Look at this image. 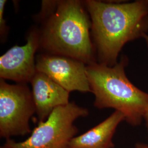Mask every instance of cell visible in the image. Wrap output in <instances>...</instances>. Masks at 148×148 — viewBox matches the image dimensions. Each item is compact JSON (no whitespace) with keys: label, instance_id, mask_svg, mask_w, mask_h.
Returning a JSON list of instances; mask_svg holds the SVG:
<instances>
[{"label":"cell","instance_id":"obj_3","mask_svg":"<svg viewBox=\"0 0 148 148\" xmlns=\"http://www.w3.org/2000/svg\"><path fill=\"white\" fill-rule=\"evenodd\" d=\"M126 61L122 59L112 66L92 64L87 65L86 73L95 97L94 106L98 109H114L123 114L128 123L137 126L148 109V93L127 78L125 71Z\"/></svg>","mask_w":148,"mask_h":148},{"label":"cell","instance_id":"obj_9","mask_svg":"<svg viewBox=\"0 0 148 148\" xmlns=\"http://www.w3.org/2000/svg\"><path fill=\"white\" fill-rule=\"evenodd\" d=\"M125 120L121 112L115 111L95 127L74 137L70 143L69 148H113L112 138L117 127Z\"/></svg>","mask_w":148,"mask_h":148},{"label":"cell","instance_id":"obj_6","mask_svg":"<svg viewBox=\"0 0 148 148\" xmlns=\"http://www.w3.org/2000/svg\"><path fill=\"white\" fill-rule=\"evenodd\" d=\"M86 67L80 60L60 55L45 53L36 58L37 71L46 74L69 92H91Z\"/></svg>","mask_w":148,"mask_h":148},{"label":"cell","instance_id":"obj_10","mask_svg":"<svg viewBox=\"0 0 148 148\" xmlns=\"http://www.w3.org/2000/svg\"><path fill=\"white\" fill-rule=\"evenodd\" d=\"M7 1L5 0H0V34L1 37L4 38L6 35L7 32V27L5 24V19L3 17L4 9Z\"/></svg>","mask_w":148,"mask_h":148},{"label":"cell","instance_id":"obj_4","mask_svg":"<svg viewBox=\"0 0 148 148\" xmlns=\"http://www.w3.org/2000/svg\"><path fill=\"white\" fill-rule=\"evenodd\" d=\"M88 110L74 102L56 108L45 121L37 127L24 141L7 139L5 148H69L78 132L75 121L88 115Z\"/></svg>","mask_w":148,"mask_h":148},{"label":"cell","instance_id":"obj_12","mask_svg":"<svg viewBox=\"0 0 148 148\" xmlns=\"http://www.w3.org/2000/svg\"><path fill=\"white\" fill-rule=\"evenodd\" d=\"M146 121V123H147V127L148 128V109L147 110V111L146 112L145 114V116L144 117Z\"/></svg>","mask_w":148,"mask_h":148},{"label":"cell","instance_id":"obj_2","mask_svg":"<svg viewBox=\"0 0 148 148\" xmlns=\"http://www.w3.org/2000/svg\"><path fill=\"white\" fill-rule=\"evenodd\" d=\"M99 63L112 66L123 46L144 37L148 29V1L112 3L84 1Z\"/></svg>","mask_w":148,"mask_h":148},{"label":"cell","instance_id":"obj_13","mask_svg":"<svg viewBox=\"0 0 148 148\" xmlns=\"http://www.w3.org/2000/svg\"><path fill=\"white\" fill-rule=\"evenodd\" d=\"M144 38H145V41H146V42H147V45H148V36L146 34V35H144Z\"/></svg>","mask_w":148,"mask_h":148},{"label":"cell","instance_id":"obj_11","mask_svg":"<svg viewBox=\"0 0 148 148\" xmlns=\"http://www.w3.org/2000/svg\"><path fill=\"white\" fill-rule=\"evenodd\" d=\"M136 148H148V145L143 143H137L136 145Z\"/></svg>","mask_w":148,"mask_h":148},{"label":"cell","instance_id":"obj_7","mask_svg":"<svg viewBox=\"0 0 148 148\" xmlns=\"http://www.w3.org/2000/svg\"><path fill=\"white\" fill-rule=\"evenodd\" d=\"M40 46V32L33 29L25 45L14 46L1 56V79H11L18 84L31 82L37 72L35 54Z\"/></svg>","mask_w":148,"mask_h":148},{"label":"cell","instance_id":"obj_8","mask_svg":"<svg viewBox=\"0 0 148 148\" xmlns=\"http://www.w3.org/2000/svg\"><path fill=\"white\" fill-rule=\"evenodd\" d=\"M30 82L38 122L45 121L56 108L70 103V92L46 74L37 71Z\"/></svg>","mask_w":148,"mask_h":148},{"label":"cell","instance_id":"obj_5","mask_svg":"<svg viewBox=\"0 0 148 148\" xmlns=\"http://www.w3.org/2000/svg\"><path fill=\"white\" fill-rule=\"evenodd\" d=\"M36 112L26 84L10 85L0 79V136L6 139L31 132L29 122Z\"/></svg>","mask_w":148,"mask_h":148},{"label":"cell","instance_id":"obj_1","mask_svg":"<svg viewBox=\"0 0 148 148\" xmlns=\"http://www.w3.org/2000/svg\"><path fill=\"white\" fill-rule=\"evenodd\" d=\"M40 48L46 53L69 57L87 65L95 63L90 37L91 21L84 1H43Z\"/></svg>","mask_w":148,"mask_h":148},{"label":"cell","instance_id":"obj_14","mask_svg":"<svg viewBox=\"0 0 148 148\" xmlns=\"http://www.w3.org/2000/svg\"><path fill=\"white\" fill-rule=\"evenodd\" d=\"M1 148H5V147H3H3H1Z\"/></svg>","mask_w":148,"mask_h":148}]
</instances>
